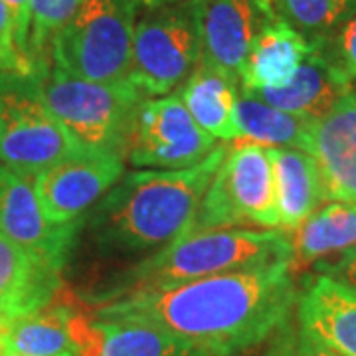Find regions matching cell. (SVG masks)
<instances>
[{
	"instance_id": "277c9868",
	"label": "cell",
	"mask_w": 356,
	"mask_h": 356,
	"mask_svg": "<svg viewBox=\"0 0 356 356\" xmlns=\"http://www.w3.org/2000/svg\"><path fill=\"white\" fill-rule=\"evenodd\" d=\"M30 77L40 99L83 149L125 159L133 119L147 99L129 79L119 83L89 81L70 76L50 60L34 65Z\"/></svg>"
},
{
	"instance_id": "44dd1931",
	"label": "cell",
	"mask_w": 356,
	"mask_h": 356,
	"mask_svg": "<svg viewBox=\"0 0 356 356\" xmlns=\"http://www.w3.org/2000/svg\"><path fill=\"white\" fill-rule=\"evenodd\" d=\"M72 311L74 303L64 301L60 291L50 305L16 318L2 331V350L24 356H79L70 327Z\"/></svg>"
},
{
	"instance_id": "9a60e30c",
	"label": "cell",
	"mask_w": 356,
	"mask_h": 356,
	"mask_svg": "<svg viewBox=\"0 0 356 356\" xmlns=\"http://www.w3.org/2000/svg\"><path fill=\"white\" fill-rule=\"evenodd\" d=\"M64 267L38 259L0 234V329L48 307L64 287Z\"/></svg>"
},
{
	"instance_id": "7402d4cb",
	"label": "cell",
	"mask_w": 356,
	"mask_h": 356,
	"mask_svg": "<svg viewBox=\"0 0 356 356\" xmlns=\"http://www.w3.org/2000/svg\"><path fill=\"white\" fill-rule=\"evenodd\" d=\"M236 121L240 129V140L261 147H289L307 153L313 119L285 113L240 89Z\"/></svg>"
},
{
	"instance_id": "ac0fdd59",
	"label": "cell",
	"mask_w": 356,
	"mask_h": 356,
	"mask_svg": "<svg viewBox=\"0 0 356 356\" xmlns=\"http://www.w3.org/2000/svg\"><path fill=\"white\" fill-rule=\"evenodd\" d=\"M273 172L280 229L291 234L325 202L323 182L313 156L289 147H267Z\"/></svg>"
},
{
	"instance_id": "4fadbf2b",
	"label": "cell",
	"mask_w": 356,
	"mask_h": 356,
	"mask_svg": "<svg viewBox=\"0 0 356 356\" xmlns=\"http://www.w3.org/2000/svg\"><path fill=\"white\" fill-rule=\"evenodd\" d=\"M307 153L313 156L325 200L356 204V93L350 89L331 111L311 121Z\"/></svg>"
},
{
	"instance_id": "ffe728a7",
	"label": "cell",
	"mask_w": 356,
	"mask_h": 356,
	"mask_svg": "<svg viewBox=\"0 0 356 356\" xmlns=\"http://www.w3.org/2000/svg\"><path fill=\"white\" fill-rule=\"evenodd\" d=\"M293 273L356 248V204L331 202L321 206L289 234Z\"/></svg>"
},
{
	"instance_id": "7a4b0ae2",
	"label": "cell",
	"mask_w": 356,
	"mask_h": 356,
	"mask_svg": "<svg viewBox=\"0 0 356 356\" xmlns=\"http://www.w3.org/2000/svg\"><path fill=\"white\" fill-rule=\"evenodd\" d=\"M229 151L218 145L182 170H133L81 218L77 242L103 261L145 259L188 234L202 196Z\"/></svg>"
},
{
	"instance_id": "5b68a950",
	"label": "cell",
	"mask_w": 356,
	"mask_h": 356,
	"mask_svg": "<svg viewBox=\"0 0 356 356\" xmlns=\"http://www.w3.org/2000/svg\"><path fill=\"white\" fill-rule=\"evenodd\" d=\"M129 81L149 97L178 89L202 62V0L140 8Z\"/></svg>"
},
{
	"instance_id": "6da1fadb",
	"label": "cell",
	"mask_w": 356,
	"mask_h": 356,
	"mask_svg": "<svg viewBox=\"0 0 356 356\" xmlns=\"http://www.w3.org/2000/svg\"><path fill=\"white\" fill-rule=\"evenodd\" d=\"M299 285L291 264L228 271L93 307L91 318L168 332L208 356H238L291 321Z\"/></svg>"
},
{
	"instance_id": "f1b7e54d",
	"label": "cell",
	"mask_w": 356,
	"mask_h": 356,
	"mask_svg": "<svg viewBox=\"0 0 356 356\" xmlns=\"http://www.w3.org/2000/svg\"><path fill=\"white\" fill-rule=\"evenodd\" d=\"M6 4V8L10 10L14 24V38L16 46L22 54L26 62L30 64L32 72V58H30V28H32V13H30V0H2Z\"/></svg>"
},
{
	"instance_id": "4316f807",
	"label": "cell",
	"mask_w": 356,
	"mask_h": 356,
	"mask_svg": "<svg viewBox=\"0 0 356 356\" xmlns=\"http://www.w3.org/2000/svg\"><path fill=\"white\" fill-rule=\"evenodd\" d=\"M321 54L331 62L350 83L356 79V13L334 30L321 48Z\"/></svg>"
},
{
	"instance_id": "30bf717a",
	"label": "cell",
	"mask_w": 356,
	"mask_h": 356,
	"mask_svg": "<svg viewBox=\"0 0 356 356\" xmlns=\"http://www.w3.org/2000/svg\"><path fill=\"white\" fill-rule=\"evenodd\" d=\"M125 175V159L103 151H81L34 178L44 216L54 226H77Z\"/></svg>"
},
{
	"instance_id": "8992f818",
	"label": "cell",
	"mask_w": 356,
	"mask_h": 356,
	"mask_svg": "<svg viewBox=\"0 0 356 356\" xmlns=\"http://www.w3.org/2000/svg\"><path fill=\"white\" fill-rule=\"evenodd\" d=\"M139 0H83L50 46V62L70 76L127 81Z\"/></svg>"
},
{
	"instance_id": "3957f363",
	"label": "cell",
	"mask_w": 356,
	"mask_h": 356,
	"mask_svg": "<svg viewBox=\"0 0 356 356\" xmlns=\"http://www.w3.org/2000/svg\"><path fill=\"white\" fill-rule=\"evenodd\" d=\"M275 264H291V240L281 229L188 232L154 255L115 271L91 291L79 293L77 299L79 303L99 307L139 293Z\"/></svg>"
},
{
	"instance_id": "f546056e",
	"label": "cell",
	"mask_w": 356,
	"mask_h": 356,
	"mask_svg": "<svg viewBox=\"0 0 356 356\" xmlns=\"http://www.w3.org/2000/svg\"><path fill=\"white\" fill-rule=\"evenodd\" d=\"M315 271L344 281L356 289V248L337 255V257H331L327 261H321L315 266Z\"/></svg>"
},
{
	"instance_id": "d4e9b609",
	"label": "cell",
	"mask_w": 356,
	"mask_h": 356,
	"mask_svg": "<svg viewBox=\"0 0 356 356\" xmlns=\"http://www.w3.org/2000/svg\"><path fill=\"white\" fill-rule=\"evenodd\" d=\"M83 0H30V58L32 65L50 60V46Z\"/></svg>"
},
{
	"instance_id": "8fae6325",
	"label": "cell",
	"mask_w": 356,
	"mask_h": 356,
	"mask_svg": "<svg viewBox=\"0 0 356 356\" xmlns=\"http://www.w3.org/2000/svg\"><path fill=\"white\" fill-rule=\"evenodd\" d=\"M77 226H54L44 216L34 178L0 165V234L30 255L67 266Z\"/></svg>"
},
{
	"instance_id": "2e32d148",
	"label": "cell",
	"mask_w": 356,
	"mask_h": 356,
	"mask_svg": "<svg viewBox=\"0 0 356 356\" xmlns=\"http://www.w3.org/2000/svg\"><path fill=\"white\" fill-rule=\"evenodd\" d=\"M315 46L280 14L257 34L240 72V89L287 88Z\"/></svg>"
},
{
	"instance_id": "9c48e42d",
	"label": "cell",
	"mask_w": 356,
	"mask_h": 356,
	"mask_svg": "<svg viewBox=\"0 0 356 356\" xmlns=\"http://www.w3.org/2000/svg\"><path fill=\"white\" fill-rule=\"evenodd\" d=\"M216 139L196 125L178 95L140 103L129 133L125 163L140 170H182L216 151Z\"/></svg>"
},
{
	"instance_id": "ba28073f",
	"label": "cell",
	"mask_w": 356,
	"mask_h": 356,
	"mask_svg": "<svg viewBox=\"0 0 356 356\" xmlns=\"http://www.w3.org/2000/svg\"><path fill=\"white\" fill-rule=\"evenodd\" d=\"M280 229L267 147L242 143L229 149L200 200L191 232Z\"/></svg>"
},
{
	"instance_id": "484cf974",
	"label": "cell",
	"mask_w": 356,
	"mask_h": 356,
	"mask_svg": "<svg viewBox=\"0 0 356 356\" xmlns=\"http://www.w3.org/2000/svg\"><path fill=\"white\" fill-rule=\"evenodd\" d=\"M264 356H339L289 321L269 341Z\"/></svg>"
},
{
	"instance_id": "d6a6232c",
	"label": "cell",
	"mask_w": 356,
	"mask_h": 356,
	"mask_svg": "<svg viewBox=\"0 0 356 356\" xmlns=\"http://www.w3.org/2000/svg\"><path fill=\"white\" fill-rule=\"evenodd\" d=\"M0 355H2V329H0Z\"/></svg>"
},
{
	"instance_id": "7c38bea8",
	"label": "cell",
	"mask_w": 356,
	"mask_h": 356,
	"mask_svg": "<svg viewBox=\"0 0 356 356\" xmlns=\"http://www.w3.org/2000/svg\"><path fill=\"white\" fill-rule=\"evenodd\" d=\"M275 16L273 0H202V64L240 79L254 40Z\"/></svg>"
},
{
	"instance_id": "83f0119b",
	"label": "cell",
	"mask_w": 356,
	"mask_h": 356,
	"mask_svg": "<svg viewBox=\"0 0 356 356\" xmlns=\"http://www.w3.org/2000/svg\"><path fill=\"white\" fill-rule=\"evenodd\" d=\"M0 74H20V76L32 74V67L22 58L16 46L13 16L2 0H0Z\"/></svg>"
},
{
	"instance_id": "5bb4252c",
	"label": "cell",
	"mask_w": 356,
	"mask_h": 356,
	"mask_svg": "<svg viewBox=\"0 0 356 356\" xmlns=\"http://www.w3.org/2000/svg\"><path fill=\"white\" fill-rule=\"evenodd\" d=\"M297 325L339 356H356V289L331 275H309L299 285Z\"/></svg>"
},
{
	"instance_id": "4dcf8cb0",
	"label": "cell",
	"mask_w": 356,
	"mask_h": 356,
	"mask_svg": "<svg viewBox=\"0 0 356 356\" xmlns=\"http://www.w3.org/2000/svg\"><path fill=\"white\" fill-rule=\"evenodd\" d=\"M140 8H154V6H165V4H175L180 0H139Z\"/></svg>"
},
{
	"instance_id": "1f68e13d",
	"label": "cell",
	"mask_w": 356,
	"mask_h": 356,
	"mask_svg": "<svg viewBox=\"0 0 356 356\" xmlns=\"http://www.w3.org/2000/svg\"><path fill=\"white\" fill-rule=\"evenodd\" d=\"M0 356H24V355H18V353H10V350H2V355Z\"/></svg>"
},
{
	"instance_id": "cb8c5ba5",
	"label": "cell",
	"mask_w": 356,
	"mask_h": 356,
	"mask_svg": "<svg viewBox=\"0 0 356 356\" xmlns=\"http://www.w3.org/2000/svg\"><path fill=\"white\" fill-rule=\"evenodd\" d=\"M275 13L301 32L315 50L356 13V0H273Z\"/></svg>"
},
{
	"instance_id": "603a6c76",
	"label": "cell",
	"mask_w": 356,
	"mask_h": 356,
	"mask_svg": "<svg viewBox=\"0 0 356 356\" xmlns=\"http://www.w3.org/2000/svg\"><path fill=\"white\" fill-rule=\"evenodd\" d=\"M93 323L97 331L95 356H208L151 325L97 318Z\"/></svg>"
},
{
	"instance_id": "e0dca14e",
	"label": "cell",
	"mask_w": 356,
	"mask_h": 356,
	"mask_svg": "<svg viewBox=\"0 0 356 356\" xmlns=\"http://www.w3.org/2000/svg\"><path fill=\"white\" fill-rule=\"evenodd\" d=\"M350 89L353 83L317 50L301 64L287 88L242 91L285 113L318 119L329 113Z\"/></svg>"
},
{
	"instance_id": "52a82bcc",
	"label": "cell",
	"mask_w": 356,
	"mask_h": 356,
	"mask_svg": "<svg viewBox=\"0 0 356 356\" xmlns=\"http://www.w3.org/2000/svg\"><path fill=\"white\" fill-rule=\"evenodd\" d=\"M81 151L40 99L32 77L0 74V165L36 178Z\"/></svg>"
},
{
	"instance_id": "d6986e66",
	"label": "cell",
	"mask_w": 356,
	"mask_h": 356,
	"mask_svg": "<svg viewBox=\"0 0 356 356\" xmlns=\"http://www.w3.org/2000/svg\"><path fill=\"white\" fill-rule=\"evenodd\" d=\"M238 95V77L202 62L180 86L178 93L196 125L210 137L224 143L240 140V129L236 121Z\"/></svg>"
}]
</instances>
